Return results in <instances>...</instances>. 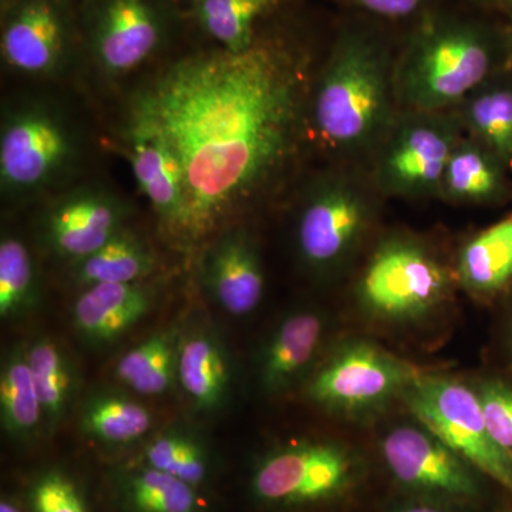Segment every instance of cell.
<instances>
[{"label": "cell", "mask_w": 512, "mask_h": 512, "mask_svg": "<svg viewBox=\"0 0 512 512\" xmlns=\"http://www.w3.org/2000/svg\"><path fill=\"white\" fill-rule=\"evenodd\" d=\"M305 76L285 50L198 53L138 90L128 119L163 138L180 163L184 218L194 244L281 174L301 136Z\"/></svg>", "instance_id": "1"}, {"label": "cell", "mask_w": 512, "mask_h": 512, "mask_svg": "<svg viewBox=\"0 0 512 512\" xmlns=\"http://www.w3.org/2000/svg\"><path fill=\"white\" fill-rule=\"evenodd\" d=\"M372 484L365 454L330 439H302L256 453L241 473L247 512H355Z\"/></svg>", "instance_id": "2"}, {"label": "cell", "mask_w": 512, "mask_h": 512, "mask_svg": "<svg viewBox=\"0 0 512 512\" xmlns=\"http://www.w3.org/2000/svg\"><path fill=\"white\" fill-rule=\"evenodd\" d=\"M394 96V72L383 47L350 33L339 40L316 83L313 127L336 150H363L390 130Z\"/></svg>", "instance_id": "3"}, {"label": "cell", "mask_w": 512, "mask_h": 512, "mask_svg": "<svg viewBox=\"0 0 512 512\" xmlns=\"http://www.w3.org/2000/svg\"><path fill=\"white\" fill-rule=\"evenodd\" d=\"M493 60L490 39L476 26H430L414 39L394 73L396 96L410 110L439 113L490 80Z\"/></svg>", "instance_id": "4"}, {"label": "cell", "mask_w": 512, "mask_h": 512, "mask_svg": "<svg viewBox=\"0 0 512 512\" xmlns=\"http://www.w3.org/2000/svg\"><path fill=\"white\" fill-rule=\"evenodd\" d=\"M380 473L392 494L480 510L487 480L424 424L387 431L377 444Z\"/></svg>", "instance_id": "5"}, {"label": "cell", "mask_w": 512, "mask_h": 512, "mask_svg": "<svg viewBox=\"0 0 512 512\" xmlns=\"http://www.w3.org/2000/svg\"><path fill=\"white\" fill-rule=\"evenodd\" d=\"M450 276L433 252L416 239L392 237L379 244L356 285L370 318L409 325L429 318L446 302Z\"/></svg>", "instance_id": "6"}, {"label": "cell", "mask_w": 512, "mask_h": 512, "mask_svg": "<svg viewBox=\"0 0 512 512\" xmlns=\"http://www.w3.org/2000/svg\"><path fill=\"white\" fill-rule=\"evenodd\" d=\"M79 137L62 111L25 101L3 113L0 185L8 198H30L56 187L79 158Z\"/></svg>", "instance_id": "7"}, {"label": "cell", "mask_w": 512, "mask_h": 512, "mask_svg": "<svg viewBox=\"0 0 512 512\" xmlns=\"http://www.w3.org/2000/svg\"><path fill=\"white\" fill-rule=\"evenodd\" d=\"M420 370L366 339H348L309 377V400L326 412L362 417L403 397Z\"/></svg>", "instance_id": "8"}, {"label": "cell", "mask_w": 512, "mask_h": 512, "mask_svg": "<svg viewBox=\"0 0 512 512\" xmlns=\"http://www.w3.org/2000/svg\"><path fill=\"white\" fill-rule=\"evenodd\" d=\"M402 399L417 421L512 494V458L491 437L474 387L451 377L421 373Z\"/></svg>", "instance_id": "9"}, {"label": "cell", "mask_w": 512, "mask_h": 512, "mask_svg": "<svg viewBox=\"0 0 512 512\" xmlns=\"http://www.w3.org/2000/svg\"><path fill=\"white\" fill-rule=\"evenodd\" d=\"M372 201L348 178L320 181L299 212L296 247L303 264L320 274L336 271L355 254L372 224Z\"/></svg>", "instance_id": "10"}, {"label": "cell", "mask_w": 512, "mask_h": 512, "mask_svg": "<svg viewBox=\"0 0 512 512\" xmlns=\"http://www.w3.org/2000/svg\"><path fill=\"white\" fill-rule=\"evenodd\" d=\"M390 127L377 160V181L384 191L423 197L440 191L454 148L456 123L439 113H419Z\"/></svg>", "instance_id": "11"}, {"label": "cell", "mask_w": 512, "mask_h": 512, "mask_svg": "<svg viewBox=\"0 0 512 512\" xmlns=\"http://www.w3.org/2000/svg\"><path fill=\"white\" fill-rule=\"evenodd\" d=\"M87 32L97 67L106 76L121 77L160 49L167 16L157 0H94Z\"/></svg>", "instance_id": "12"}, {"label": "cell", "mask_w": 512, "mask_h": 512, "mask_svg": "<svg viewBox=\"0 0 512 512\" xmlns=\"http://www.w3.org/2000/svg\"><path fill=\"white\" fill-rule=\"evenodd\" d=\"M128 208L111 192L82 187L50 202L39 222V238L53 254L72 262L86 258L126 228Z\"/></svg>", "instance_id": "13"}, {"label": "cell", "mask_w": 512, "mask_h": 512, "mask_svg": "<svg viewBox=\"0 0 512 512\" xmlns=\"http://www.w3.org/2000/svg\"><path fill=\"white\" fill-rule=\"evenodd\" d=\"M70 32L55 0H19L3 23L2 57L10 69L52 76L69 56Z\"/></svg>", "instance_id": "14"}, {"label": "cell", "mask_w": 512, "mask_h": 512, "mask_svg": "<svg viewBox=\"0 0 512 512\" xmlns=\"http://www.w3.org/2000/svg\"><path fill=\"white\" fill-rule=\"evenodd\" d=\"M110 512H221L227 501L133 460L103 467Z\"/></svg>", "instance_id": "15"}, {"label": "cell", "mask_w": 512, "mask_h": 512, "mask_svg": "<svg viewBox=\"0 0 512 512\" xmlns=\"http://www.w3.org/2000/svg\"><path fill=\"white\" fill-rule=\"evenodd\" d=\"M200 276L211 301L235 318L251 315L264 298V266L245 229H228L212 242L202 256Z\"/></svg>", "instance_id": "16"}, {"label": "cell", "mask_w": 512, "mask_h": 512, "mask_svg": "<svg viewBox=\"0 0 512 512\" xmlns=\"http://www.w3.org/2000/svg\"><path fill=\"white\" fill-rule=\"evenodd\" d=\"M328 330L329 319L316 309H298L279 320L258 353L259 390L282 396L311 377Z\"/></svg>", "instance_id": "17"}, {"label": "cell", "mask_w": 512, "mask_h": 512, "mask_svg": "<svg viewBox=\"0 0 512 512\" xmlns=\"http://www.w3.org/2000/svg\"><path fill=\"white\" fill-rule=\"evenodd\" d=\"M124 147L138 188L165 228L180 235L184 218V180L180 163L153 130L127 120Z\"/></svg>", "instance_id": "18"}, {"label": "cell", "mask_w": 512, "mask_h": 512, "mask_svg": "<svg viewBox=\"0 0 512 512\" xmlns=\"http://www.w3.org/2000/svg\"><path fill=\"white\" fill-rule=\"evenodd\" d=\"M156 291L144 282L101 284L82 289L73 303L77 335L93 348H106L151 312Z\"/></svg>", "instance_id": "19"}, {"label": "cell", "mask_w": 512, "mask_h": 512, "mask_svg": "<svg viewBox=\"0 0 512 512\" xmlns=\"http://www.w3.org/2000/svg\"><path fill=\"white\" fill-rule=\"evenodd\" d=\"M177 380L195 412L215 413L231 393V360L220 333L201 326L181 333Z\"/></svg>", "instance_id": "20"}, {"label": "cell", "mask_w": 512, "mask_h": 512, "mask_svg": "<svg viewBox=\"0 0 512 512\" xmlns=\"http://www.w3.org/2000/svg\"><path fill=\"white\" fill-rule=\"evenodd\" d=\"M124 460L137 461L192 487L217 494H220V485L227 470L224 460L211 444L201 436L178 427L150 437L134 456Z\"/></svg>", "instance_id": "21"}, {"label": "cell", "mask_w": 512, "mask_h": 512, "mask_svg": "<svg viewBox=\"0 0 512 512\" xmlns=\"http://www.w3.org/2000/svg\"><path fill=\"white\" fill-rule=\"evenodd\" d=\"M28 512H110L101 480L90 483L79 471L62 463L43 464L23 474L13 485Z\"/></svg>", "instance_id": "22"}, {"label": "cell", "mask_w": 512, "mask_h": 512, "mask_svg": "<svg viewBox=\"0 0 512 512\" xmlns=\"http://www.w3.org/2000/svg\"><path fill=\"white\" fill-rule=\"evenodd\" d=\"M508 168L476 140L460 141L448 160L440 194L466 204H490L508 197Z\"/></svg>", "instance_id": "23"}, {"label": "cell", "mask_w": 512, "mask_h": 512, "mask_svg": "<svg viewBox=\"0 0 512 512\" xmlns=\"http://www.w3.org/2000/svg\"><path fill=\"white\" fill-rule=\"evenodd\" d=\"M153 416L144 404L116 390H99L87 397L80 410L84 437L111 451L130 448L146 439Z\"/></svg>", "instance_id": "24"}, {"label": "cell", "mask_w": 512, "mask_h": 512, "mask_svg": "<svg viewBox=\"0 0 512 512\" xmlns=\"http://www.w3.org/2000/svg\"><path fill=\"white\" fill-rule=\"evenodd\" d=\"M0 421L8 439L16 446L30 447L39 440L45 427L42 404L30 372L23 345L5 353L0 369Z\"/></svg>", "instance_id": "25"}, {"label": "cell", "mask_w": 512, "mask_h": 512, "mask_svg": "<svg viewBox=\"0 0 512 512\" xmlns=\"http://www.w3.org/2000/svg\"><path fill=\"white\" fill-rule=\"evenodd\" d=\"M461 285L476 296L497 295L512 281V214L466 242L457 261Z\"/></svg>", "instance_id": "26"}, {"label": "cell", "mask_w": 512, "mask_h": 512, "mask_svg": "<svg viewBox=\"0 0 512 512\" xmlns=\"http://www.w3.org/2000/svg\"><path fill=\"white\" fill-rule=\"evenodd\" d=\"M156 258L143 238L123 228L96 252L73 262L74 284H136L153 274Z\"/></svg>", "instance_id": "27"}, {"label": "cell", "mask_w": 512, "mask_h": 512, "mask_svg": "<svg viewBox=\"0 0 512 512\" xmlns=\"http://www.w3.org/2000/svg\"><path fill=\"white\" fill-rule=\"evenodd\" d=\"M30 372L42 404L46 433L62 424L77 389L76 369L62 346L52 338L39 336L26 348Z\"/></svg>", "instance_id": "28"}, {"label": "cell", "mask_w": 512, "mask_h": 512, "mask_svg": "<svg viewBox=\"0 0 512 512\" xmlns=\"http://www.w3.org/2000/svg\"><path fill=\"white\" fill-rule=\"evenodd\" d=\"M181 332L175 328L158 330L120 357L116 377L141 396H160L177 379Z\"/></svg>", "instance_id": "29"}, {"label": "cell", "mask_w": 512, "mask_h": 512, "mask_svg": "<svg viewBox=\"0 0 512 512\" xmlns=\"http://www.w3.org/2000/svg\"><path fill=\"white\" fill-rule=\"evenodd\" d=\"M463 123L473 140L512 168V83L487 80L461 103Z\"/></svg>", "instance_id": "30"}, {"label": "cell", "mask_w": 512, "mask_h": 512, "mask_svg": "<svg viewBox=\"0 0 512 512\" xmlns=\"http://www.w3.org/2000/svg\"><path fill=\"white\" fill-rule=\"evenodd\" d=\"M40 281L28 245L13 234L0 239V318L19 320L39 306Z\"/></svg>", "instance_id": "31"}, {"label": "cell", "mask_w": 512, "mask_h": 512, "mask_svg": "<svg viewBox=\"0 0 512 512\" xmlns=\"http://www.w3.org/2000/svg\"><path fill=\"white\" fill-rule=\"evenodd\" d=\"M278 0H192L202 29L228 52L254 45L256 20L274 9Z\"/></svg>", "instance_id": "32"}, {"label": "cell", "mask_w": 512, "mask_h": 512, "mask_svg": "<svg viewBox=\"0 0 512 512\" xmlns=\"http://www.w3.org/2000/svg\"><path fill=\"white\" fill-rule=\"evenodd\" d=\"M474 389L491 437L512 458V384L501 379H483Z\"/></svg>", "instance_id": "33"}, {"label": "cell", "mask_w": 512, "mask_h": 512, "mask_svg": "<svg viewBox=\"0 0 512 512\" xmlns=\"http://www.w3.org/2000/svg\"><path fill=\"white\" fill-rule=\"evenodd\" d=\"M474 508L461 505L439 503V501L421 500L390 493L377 507L376 512H478Z\"/></svg>", "instance_id": "34"}, {"label": "cell", "mask_w": 512, "mask_h": 512, "mask_svg": "<svg viewBox=\"0 0 512 512\" xmlns=\"http://www.w3.org/2000/svg\"><path fill=\"white\" fill-rule=\"evenodd\" d=\"M360 8L386 18H404L423 6L426 0H352Z\"/></svg>", "instance_id": "35"}, {"label": "cell", "mask_w": 512, "mask_h": 512, "mask_svg": "<svg viewBox=\"0 0 512 512\" xmlns=\"http://www.w3.org/2000/svg\"><path fill=\"white\" fill-rule=\"evenodd\" d=\"M0 512H28V508L13 485L3 490L0 497Z\"/></svg>", "instance_id": "36"}, {"label": "cell", "mask_w": 512, "mask_h": 512, "mask_svg": "<svg viewBox=\"0 0 512 512\" xmlns=\"http://www.w3.org/2000/svg\"><path fill=\"white\" fill-rule=\"evenodd\" d=\"M507 346H508V353H510V357L512 359V319H511V323H510V328H508Z\"/></svg>", "instance_id": "37"}, {"label": "cell", "mask_w": 512, "mask_h": 512, "mask_svg": "<svg viewBox=\"0 0 512 512\" xmlns=\"http://www.w3.org/2000/svg\"><path fill=\"white\" fill-rule=\"evenodd\" d=\"M493 2L512 3V0H493Z\"/></svg>", "instance_id": "38"}, {"label": "cell", "mask_w": 512, "mask_h": 512, "mask_svg": "<svg viewBox=\"0 0 512 512\" xmlns=\"http://www.w3.org/2000/svg\"><path fill=\"white\" fill-rule=\"evenodd\" d=\"M501 512H512V508H508V510H504V511H501Z\"/></svg>", "instance_id": "39"}]
</instances>
